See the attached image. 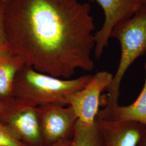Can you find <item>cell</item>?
Returning a JSON list of instances; mask_svg holds the SVG:
<instances>
[{"label":"cell","mask_w":146,"mask_h":146,"mask_svg":"<svg viewBox=\"0 0 146 146\" xmlns=\"http://www.w3.org/2000/svg\"><path fill=\"white\" fill-rule=\"evenodd\" d=\"M91 7L79 0H8L5 34L11 52L54 77L92 71L95 30Z\"/></svg>","instance_id":"6da1fadb"},{"label":"cell","mask_w":146,"mask_h":146,"mask_svg":"<svg viewBox=\"0 0 146 146\" xmlns=\"http://www.w3.org/2000/svg\"><path fill=\"white\" fill-rule=\"evenodd\" d=\"M92 76L59 78L39 72L25 64L16 76L13 96L34 107L47 104L69 106L70 97L83 88Z\"/></svg>","instance_id":"7a4b0ae2"},{"label":"cell","mask_w":146,"mask_h":146,"mask_svg":"<svg viewBox=\"0 0 146 146\" xmlns=\"http://www.w3.org/2000/svg\"><path fill=\"white\" fill-rule=\"evenodd\" d=\"M111 37L120 43V62L110 87L107 89V98L100 115L109 117L119 104L121 84L124 75L131 64L146 52V3L128 19L122 21L114 28Z\"/></svg>","instance_id":"3957f363"},{"label":"cell","mask_w":146,"mask_h":146,"mask_svg":"<svg viewBox=\"0 0 146 146\" xmlns=\"http://www.w3.org/2000/svg\"><path fill=\"white\" fill-rule=\"evenodd\" d=\"M1 103L0 121L27 146H42L36 107L14 98Z\"/></svg>","instance_id":"277c9868"},{"label":"cell","mask_w":146,"mask_h":146,"mask_svg":"<svg viewBox=\"0 0 146 146\" xmlns=\"http://www.w3.org/2000/svg\"><path fill=\"white\" fill-rule=\"evenodd\" d=\"M36 110L42 146L71 140L78 117L70 106L47 104Z\"/></svg>","instance_id":"5b68a950"},{"label":"cell","mask_w":146,"mask_h":146,"mask_svg":"<svg viewBox=\"0 0 146 146\" xmlns=\"http://www.w3.org/2000/svg\"><path fill=\"white\" fill-rule=\"evenodd\" d=\"M113 77L107 71L97 72L83 88L70 97L69 106L73 108L80 122L85 125L95 122L99 111L101 94L110 87Z\"/></svg>","instance_id":"8992f818"},{"label":"cell","mask_w":146,"mask_h":146,"mask_svg":"<svg viewBox=\"0 0 146 146\" xmlns=\"http://www.w3.org/2000/svg\"><path fill=\"white\" fill-rule=\"evenodd\" d=\"M97 2L104 12V21L99 31L94 34L95 57L99 59L108 46L114 28L129 19L146 3V0H90Z\"/></svg>","instance_id":"52a82bcc"},{"label":"cell","mask_w":146,"mask_h":146,"mask_svg":"<svg viewBox=\"0 0 146 146\" xmlns=\"http://www.w3.org/2000/svg\"><path fill=\"white\" fill-rule=\"evenodd\" d=\"M105 146H137L146 127L130 121H115L96 118Z\"/></svg>","instance_id":"ba28073f"},{"label":"cell","mask_w":146,"mask_h":146,"mask_svg":"<svg viewBox=\"0 0 146 146\" xmlns=\"http://www.w3.org/2000/svg\"><path fill=\"white\" fill-rule=\"evenodd\" d=\"M24 65L21 58L11 51L0 52V102L14 98L16 76Z\"/></svg>","instance_id":"9c48e42d"},{"label":"cell","mask_w":146,"mask_h":146,"mask_svg":"<svg viewBox=\"0 0 146 146\" xmlns=\"http://www.w3.org/2000/svg\"><path fill=\"white\" fill-rule=\"evenodd\" d=\"M145 70V84L135 102L125 106L119 105L113 111L108 119L106 120L135 122L146 127V62Z\"/></svg>","instance_id":"30bf717a"},{"label":"cell","mask_w":146,"mask_h":146,"mask_svg":"<svg viewBox=\"0 0 146 146\" xmlns=\"http://www.w3.org/2000/svg\"><path fill=\"white\" fill-rule=\"evenodd\" d=\"M69 146H105L96 119L92 125H85L78 120Z\"/></svg>","instance_id":"8fae6325"},{"label":"cell","mask_w":146,"mask_h":146,"mask_svg":"<svg viewBox=\"0 0 146 146\" xmlns=\"http://www.w3.org/2000/svg\"><path fill=\"white\" fill-rule=\"evenodd\" d=\"M0 146H27L11 129L0 121Z\"/></svg>","instance_id":"7c38bea8"},{"label":"cell","mask_w":146,"mask_h":146,"mask_svg":"<svg viewBox=\"0 0 146 146\" xmlns=\"http://www.w3.org/2000/svg\"><path fill=\"white\" fill-rule=\"evenodd\" d=\"M6 3L0 1V52L11 51L7 40L5 27V14Z\"/></svg>","instance_id":"4fadbf2b"},{"label":"cell","mask_w":146,"mask_h":146,"mask_svg":"<svg viewBox=\"0 0 146 146\" xmlns=\"http://www.w3.org/2000/svg\"><path fill=\"white\" fill-rule=\"evenodd\" d=\"M137 146H146V128L141 136Z\"/></svg>","instance_id":"5bb4252c"},{"label":"cell","mask_w":146,"mask_h":146,"mask_svg":"<svg viewBox=\"0 0 146 146\" xmlns=\"http://www.w3.org/2000/svg\"><path fill=\"white\" fill-rule=\"evenodd\" d=\"M70 143V140H65V141H60L54 145L52 146H69Z\"/></svg>","instance_id":"9a60e30c"},{"label":"cell","mask_w":146,"mask_h":146,"mask_svg":"<svg viewBox=\"0 0 146 146\" xmlns=\"http://www.w3.org/2000/svg\"><path fill=\"white\" fill-rule=\"evenodd\" d=\"M0 1H3V2H5V3H7V2L8 1V0H0Z\"/></svg>","instance_id":"2e32d148"},{"label":"cell","mask_w":146,"mask_h":146,"mask_svg":"<svg viewBox=\"0 0 146 146\" xmlns=\"http://www.w3.org/2000/svg\"><path fill=\"white\" fill-rule=\"evenodd\" d=\"M1 107H2V103L0 102V109L1 108Z\"/></svg>","instance_id":"e0dca14e"}]
</instances>
